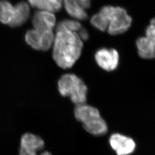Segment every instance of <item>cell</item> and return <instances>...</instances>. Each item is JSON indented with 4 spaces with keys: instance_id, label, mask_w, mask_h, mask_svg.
Instances as JSON below:
<instances>
[{
    "instance_id": "6da1fadb",
    "label": "cell",
    "mask_w": 155,
    "mask_h": 155,
    "mask_svg": "<svg viewBox=\"0 0 155 155\" xmlns=\"http://www.w3.org/2000/svg\"><path fill=\"white\" fill-rule=\"evenodd\" d=\"M53 58L62 68H70L81 55L83 41L77 32L56 31L53 43Z\"/></svg>"
},
{
    "instance_id": "7a4b0ae2",
    "label": "cell",
    "mask_w": 155,
    "mask_h": 155,
    "mask_svg": "<svg viewBox=\"0 0 155 155\" xmlns=\"http://www.w3.org/2000/svg\"><path fill=\"white\" fill-rule=\"evenodd\" d=\"M74 116L86 131L94 136H102L107 132V125L101 116L100 111L92 106L86 104L76 105Z\"/></svg>"
},
{
    "instance_id": "3957f363",
    "label": "cell",
    "mask_w": 155,
    "mask_h": 155,
    "mask_svg": "<svg viewBox=\"0 0 155 155\" xmlns=\"http://www.w3.org/2000/svg\"><path fill=\"white\" fill-rule=\"evenodd\" d=\"M58 86L61 96L69 97L75 105L85 104L87 100V87L83 81L76 75H63L59 80Z\"/></svg>"
},
{
    "instance_id": "277c9868",
    "label": "cell",
    "mask_w": 155,
    "mask_h": 155,
    "mask_svg": "<svg viewBox=\"0 0 155 155\" xmlns=\"http://www.w3.org/2000/svg\"><path fill=\"white\" fill-rule=\"evenodd\" d=\"M108 24L107 32L111 35L125 32L130 27L132 20L124 8L119 6L107 5L99 12Z\"/></svg>"
},
{
    "instance_id": "5b68a950",
    "label": "cell",
    "mask_w": 155,
    "mask_h": 155,
    "mask_svg": "<svg viewBox=\"0 0 155 155\" xmlns=\"http://www.w3.org/2000/svg\"><path fill=\"white\" fill-rule=\"evenodd\" d=\"M18 155H52L45 150V141L38 135L23 134L20 139Z\"/></svg>"
},
{
    "instance_id": "8992f818",
    "label": "cell",
    "mask_w": 155,
    "mask_h": 155,
    "mask_svg": "<svg viewBox=\"0 0 155 155\" xmlns=\"http://www.w3.org/2000/svg\"><path fill=\"white\" fill-rule=\"evenodd\" d=\"M52 31H41L35 29L29 30L25 35L27 43L32 48L39 51L49 50L54 41Z\"/></svg>"
},
{
    "instance_id": "52a82bcc",
    "label": "cell",
    "mask_w": 155,
    "mask_h": 155,
    "mask_svg": "<svg viewBox=\"0 0 155 155\" xmlns=\"http://www.w3.org/2000/svg\"><path fill=\"white\" fill-rule=\"evenodd\" d=\"M119 54L113 48H102L98 50L95 54V60L97 64L106 71H113L118 67Z\"/></svg>"
},
{
    "instance_id": "ba28073f",
    "label": "cell",
    "mask_w": 155,
    "mask_h": 155,
    "mask_svg": "<svg viewBox=\"0 0 155 155\" xmlns=\"http://www.w3.org/2000/svg\"><path fill=\"white\" fill-rule=\"evenodd\" d=\"M109 143L117 155H129L135 150L136 145L133 139L120 133L113 134Z\"/></svg>"
},
{
    "instance_id": "9c48e42d",
    "label": "cell",
    "mask_w": 155,
    "mask_h": 155,
    "mask_svg": "<svg viewBox=\"0 0 155 155\" xmlns=\"http://www.w3.org/2000/svg\"><path fill=\"white\" fill-rule=\"evenodd\" d=\"M32 22L35 29L41 31H52L55 26V16L51 12H36L32 17Z\"/></svg>"
},
{
    "instance_id": "30bf717a",
    "label": "cell",
    "mask_w": 155,
    "mask_h": 155,
    "mask_svg": "<svg viewBox=\"0 0 155 155\" xmlns=\"http://www.w3.org/2000/svg\"><path fill=\"white\" fill-rule=\"evenodd\" d=\"M139 56L145 59L155 58V41L147 37H140L136 40Z\"/></svg>"
},
{
    "instance_id": "8fae6325",
    "label": "cell",
    "mask_w": 155,
    "mask_h": 155,
    "mask_svg": "<svg viewBox=\"0 0 155 155\" xmlns=\"http://www.w3.org/2000/svg\"><path fill=\"white\" fill-rule=\"evenodd\" d=\"M15 15L10 24L11 27H18L27 21L30 15V8L24 1L17 3L15 6Z\"/></svg>"
},
{
    "instance_id": "7c38bea8",
    "label": "cell",
    "mask_w": 155,
    "mask_h": 155,
    "mask_svg": "<svg viewBox=\"0 0 155 155\" xmlns=\"http://www.w3.org/2000/svg\"><path fill=\"white\" fill-rule=\"evenodd\" d=\"M63 3L67 13L70 16L79 20L87 18L86 10L78 4L77 0H63Z\"/></svg>"
},
{
    "instance_id": "4fadbf2b",
    "label": "cell",
    "mask_w": 155,
    "mask_h": 155,
    "mask_svg": "<svg viewBox=\"0 0 155 155\" xmlns=\"http://www.w3.org/2000/svg\"><path fill=\"white\" fill-rule=\"evenodd\" d=\"M29 4L40 11L56 12L61 9L62 4L55 0H28Z\"/></svg>"
},
{
    "instance_id": "5bb4252c",
    "label": "cell",
    "mask_w": 155,
    "mask_h": 155,
    "mask_svg": "<svg viewBox=\"0 0 155 155\" xmlns=\"http://www.w3.org/2000/svg\"><path fill=\"white\" fill-rule=\"evenodd\" d=\"M15 6L7 0H0V22L10 25L15 15Z\"/></svg>"
},
{
    "instance_id": "9a60e30c",
    "label": "cell",
    "mask_w": 155,
    "mask_h": 155,
    "mask_svg": "<svg viewBox=\"0 0 155 155\" xmlns=\"http://www.w3.org/2000/svg\"><path fill=\"white\" fill-rule=\"evenodd\" d=\"M83 28L82 24L76 20H64L59 22L56 27V31L67 30L71 32H78Z\"/></svg>"
},
{
    "instance_id": "2e32d148",
    "label": "cell",
    "mask_w": 155,
    "mask_h": 155,
    "mask_svg": "<svg viewBox=\"0 0 155 155\" xmlns=\"http://www.w3.org/2000/svg\"><path fill=\"white\" fill-rule=\"evenodd\" d=\"M90 22L94 27L102 32L106 31L108 28L107 22L100 13H98L92 16L90 20Z\"/></svg>"
},
{
    "instance_id": "e0dca14e",
    "label": "cell",
    "mask_w": 155,
    "mask_h": 155,
    "mask_svg": "<svg viewBox=\"0 0 155 155\" xmlns=\"http://www.w3.org/2000/svg\"><path fill=\"white\" fill-rule=\"evenodd\" d=\"M145 37L155 41V17L150 20V25L145 29Z\"/></svg>"
},
{
    "instance_id": "ac0fdd59",
    "label": "cell",
    "mask_w": 155,
    "mask_h": 155,
    "mask_svg": "<svg viewBox=\"0 0 155 155\" xmlns=\"http://www.w3.org/2000/svg\"><path fill=\"white\" fill-rule=\"evenodd\" d=\"M78 33L79 37L81 38V39H82V40H87L89 39V33L84 28H82Z\"/></svg>"
},
{
    "instance_id": "d6986e66",
    "label": "cell",
    "mask_w": 155,
    "mask_h": 155,
    "mask_svg": "<svg viewBox=\"0 0 155 155\" xmlns=\"http://www.w3.org/2000/svg\"><path fill=\"white\" fill-rule=\"evenodd\" d=\"M77 1L85 10L89 9L91 5V0H77Z\"/></svg>"
},
{
    "instance_id": "ffe728a7",
    "label": "cell",
    "mask_w": 155,
    "mask_h": 155,
    "mask_svg": "<svg viewBox=\"0 0 155 155\" xmlns=\"http://www.w3.org/2000/svg\"><path fill=\"white\" fill-rule=\"evenodd\" d=\"M56 1L60 2L61 4H63V0H55Z\"/></svg>"
}]
</instances>
